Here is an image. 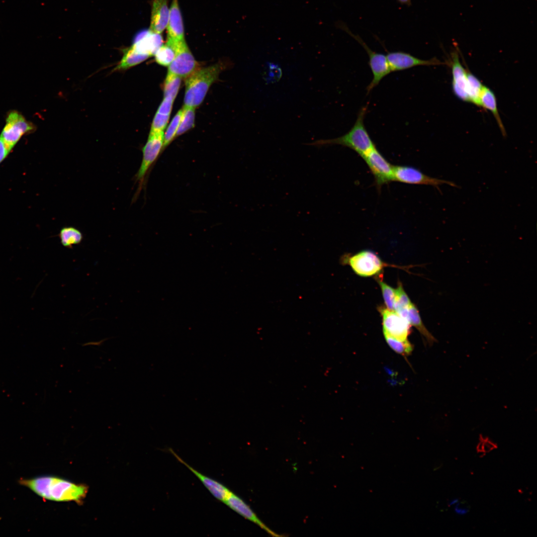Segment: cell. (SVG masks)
<instances>
[{
    "instance_id": "6da1fadb",
    "label": "cell",
    "mask_w": 537,
    "mask_h": 537,
    "mask_svg": "<svg viewBox=\"0 0 537 537\" xmlns=\"http://www.w3.org/2000/svg\"><path fill=\"white\" fill-rule=\"evenodd\" d=\"M19 483L44 499L56 502H80L86 497L88 491L86 485L54 476L21 479Z\"/></svg>"
},
{
    "instance_id": "7a4b0ae2",
    "label": "cell",
    "mask_w": 537,
    "mask_h": 537,
    "mask_svg": "<svg viewBox=\"0 0 537 537\" xmlns=\"http://www.w3.org/2000/svg\"><path fill=\"white\" fill-rule=\"evenodd\" d=\"M367 110V105L360 109L354 126L344 135L334 139L318 140L306 145L318 148L340 145L352 149L360 156H363L375 147L364 124Z\"/></svg>"
},
{
    "instance_id": "3957f363",
    "label": "cell",
    "mask_w": 537,
    "mask_h": 537,
    "mask_svg": "<svg viewBox=\"0 0 537 537\" xmlns=\"http://www.w3.org/2000/svg\"><path fill=\"white\" fill-rule=\"evenodd\" d=\"M223 65L217 63L198 68L185 79L184 105L195 108L203 101L211 85L218 79Z\"/></svg>"
},
{
    "instance_id": "277c9868",
    "label": "cell",
    "mask_w": 537,
    "mask_h": 537,
    "mask_svg": "<svg viewBox=\"0 0 537 537\" xmlns=\"http://www.w3.org/2000/svg\"><path fill=\"white\" fill-rule=\"evenodd\" d=\"M338 27L347 32L358 42L366 52L369 57L368 64L372 73L373 78L366 88L368 93L379 82L391 71L386 56L383 54L372 51L358 35L354 34L346 25L341 22L338 24Z\"/></svg>"
},
{
    "instance_id": "5b68a950",
    "label": "cell",
    "mask_w": 537,
    "mask_h": 537,
    "mask_svg": "<svg viewBox=\"0 0 537 537\" xmlns=\"http://www.w3.org/2000/svg\"><path fill=\"white\" fill-rule=\"evenodd\" d=\"M35 129L34 125L16 110L8 112L0 136L10 152L25 134Z\"/></svg>"
},
{
    "instance_id": "8992f818",
    "label": "cell",
    "mask_w": 537,
    "mask_h": 537,
    "mask_svg": "<svg viewBox=\"0 0 537 537\" xmlns=\"http://www.w3.org/2000/svg\"><path fill=\"white\" fill-rule=\"evenodd\" d=\"M393 181L411 184L432 185L439 191H441L439 186L442 184L457 186L453 182L428 176L419 170L408 166H393Z\"/></svg>"
},
{
    "instance_id": "52a82bcc",
    "label": "cell",
    "mask_w": 537,
    "mask_h": 537,
    "mask_svg": "<svg viewBox=\"0 0 537 537\" xmlns=\"http://www.w3.org/2000/svg\"><path fill=\"white\" fill-rule=\"evenodd\" d=\"M348 264L354 271L361 276H371L380 272L387 266L375 253L364 250L348 259Z\"/></svg>"
},
{
    "instance_id": "ba28073f",
    "label": "cell",
    "mask_w": 537,
    "mask_h": 537,
    "mask_svg": "<svg viewBox=\"0 0 537 537\" xmlns=\"http://www.w3.org/2000/svg\"><path fill=\"white\" fill-rule=\"evenodd\" d=\"M170 41L174 44L176 55L173 61L168 66V73L185 79L198 69V63L185 39L178 42Z\"/></svg>"
},
{
    "instance_id": "9c48e42d",
    "label": "cell",
    "mask_w": 537,
    "mask_h": 537,
    "mask_svg": "<svg viewBox=\"0 0 537 537\" xmlns=\"http://www.w3.org/2000/svg\"><path fill=\"white\" fill-rule=\"evenodd\" d=\"M372 174L375 184L380 188L393 181V166L379 152L376 147L361 157Z\"/></svg>"
},
{
    "instance_id": "30bf717a",
    "label": "cell",
    "mask_w": 537,
    "mask_h": 537,
    "mask_svg": "<svg viewBox=\"0 0 537 537\" xmlns=\"http://www.w3.org/2000/svg\"><path fill=\"white\" fill-rule=\"evenodd\" d=\"M164 132L150 133L142 149L143 158L135 175L136 181H142L149 168L163 148Z\"/></svg>"
},
{
    "instance_id": "8fae6325",
    "label": "cell",
    "mask_w": 537,
    "mask_h": 537,
    "mask_svg": "<svg viewBox=\"0 0 537 537\" xmlns=\"http://www.w3.org/2000/svg\"><path fill=\"white\" fill-rule=\"evenodd\" d=\"M378 310L382 317L383 333L398 339L407 340L411 326L408 320L384 307H378Z\"/></svg>"
},
{
    "instance_id": "7c38bea8",
    "label": "cell",
    "mask_w": 537,
    "mask_h": 537,
    "mask_svg": "<svg viewBox=\"0 0 537 537\" xmlns=\"http://www.w3.org/2000/svg\"><path fill=\"white\" fill-rule=\"evenodd\" d=\"M386 56L391 72L407 70L417 66L442 64V62L435 58L422 60L402 51L388 52Z\"/></svg>"
},
{
    "instance_id": "4fadbf2b",
    "label": "cell",
    "mask_w": 537,
    "mask_h": 537,
    "mask_svg": "<svg viewBox=\"0 0 537 537\" xmlns=\"http://www.w3.org/2000/svg\"><path fill=\"white\" fill-rule=\"evenodd\" d=\"M452 86L454 94L461 100L470 102L468 94L466 71L461 64L458 53L451 54Z\"/></svg>"
},
{
    "instance_id": "5bb4252c",
    "label": "cell",
    "mask_w": 537,
    "mask_h": 537,
    "mask_svg": "<svg viewBox=\"0 0 537 537\" xmlns=\"http://www.w3.org/2000/svg\"><path fill=\"white\" fill-rule=\"evenodd\" d=\"M223 503L243 517L256 524L271 536H281L268 528L259 518L251 507L240 497L232 491Z\"/></svg>"
},
{
    "instance_id": "9a60e30c",
    "label": "cell",
    "mask_w": 537,
    "mask_h": 537,
    "mask_svg": "<svg viewBox=\"0 0 537 537\" xmlns=\"http://www.w3.org/2000/svg\"><path fill=\"white\" fill-rule=\"evenodd\" d=\"M169 15L170 8L167 0H153L149 30L154 33L161 34L167 27Z\"/></svg>"
},
{
    "instance_id": "2e32d148",
    "label": "cell",
    "mask_w": 537,
    "mask_h": 537,
    "mask_svg": "<svg viewBox=\"0 0 537 537\" xmlns=\"http://www.w3.org/2000/svg\"><path fill=\"white\" fill-rule=\"evenodd\" d=\"M169 451L180 462L187 467L199 479L216 499L222 502L225 500L231 492V491L221 483L197 471L183 460L172 449H169Z\"/></svg>"
},
{
    "instance_id": "e0dca14e",
    "label": "cell",
    "mask_w": 537,
    "mask_h": 537,
    "mask_svg": "<svg viewBox=\"0 0 537 537\" xmlns=\"http://www.w3.org/2000/svg\"><path fill=\"white\" fill-rule=\"evenodd\" d=\"M166 29L167 40L178 42L185 39L183 19L178 0H172L170 7L169 22Z\"/></svg>"
},
{
    "instance_id": "ac0fdd59",
    "label": "cell",
    "mask_w": 537,
    "mask_h": 537,
    "mask_svg": "<svg viewBox=\"0 0 537 537\" xmlns=\"http://www.w3.org/2000/svg\"><path fill=\"white\" fill-rule=\"evenodd\" d=\"M480 106L489 110L494 115L502 135L505 137L506 130L500 117L494 93L488 87L484 86L480 96Z\"/></svg>"
},
{
    "instance_id": "d6986e66",
    "label": "cell",
    "mask_w": 537,
    "mask_h": 537,
    "mask_svg": "<svg viewBox=\"0 0 537 537\" xmlns=\"http://www.w3.org/2000/svg\"><path fill=\"white\" fill-rule=\"evenodd\" d=\"M407 320L411 326H413L419 331L430 346H432L434 343L437 342V339L424 325L418 309L413 303H411L408 307Z\"/></svg>"
},
{
    "instance_id": "ffe728a7",
    "label": "cell",
    "mask_w": 537,
    "mask_h": 537,
    "mask_svg": "<svg viewBox=\"0 0 537 537\" xmlns=\"http://www.w3.org/2000/svg\"><path fill=\"white\" fill-rule=\"evenodd\" d=\"M59 237L61 244L68 248H72L80 244L83 239L81 231L73 226L63 227L60 231Z\"/></svg>"
},
{
    "instance_id": "44dd1931",
    "label": "cell",
    "mask_w": 537,
    "mask_h": 537,
    "mask_svg": "<svg viewBox=\"0 0 537 537\" xmlns=\"http://www.w3.org/2000/svg\"><path fill=\"white\" fill-rule=\"evenodd\" d=\"M150 56L141 53L132 46L125 50L123 57L116 67L117 69H125L136 65L146 60Z\"/></svg>"
},
{
    "instance_id": "7402d4cb",
    "label": "cell",
    "mask_w": 537,
    "mask_h": 537,
    "mask_svg": "<svg viewBox=\"0 0 537 537\" xmlns=\"http://www.w3.org/2000/svg\"><path fill=\"white\" fill-rule=\"evenodd\" d=\"M175 55L176 49L174 43L167 40L166 43L157 50L154 56L157 63L168 67L173 61Z\"/></svg>"
},
{
    "instance_id": "603a6c76",
    "label": "cell",
    "mask_w": 537,
    "mask_h": 537,
    "mask_svg": "<svg viewBox=\"0 0 537 537\" xmlns=\"http://www.w3.org/2000/svg\"><path fill=\"white\" fill-rule=\"evenodd\" d=\"M384 334V336L388 346L398 354L402 356L407 360L413 350V345L407 340H402L395 338L388 334Z\"/></svg>"
},
{
    "instance_id": "cb8c5ba5",
    "label": "cell",
    "mask_w": 537,
    "mask_h": 537,
    "mask_svg": "<svg viewBox=\"0 0 537 537\" xmlns=\"http://www.w3.org/2000/svg\"><path fill=\"white\" fill-rule=\"evenodd\" d=\"M468 94L470 102L480 106V96L484 87L481 81L469 71H466Z\"/></svg>"
},
{
    "instance_id": "d4e9b609",
    "label": "cell",
    "mask_w": 537,
    "mask_h": 537,
    "mask_svg": "<svg viewBox=\"0 0 537 537\" xmlns=\"http://www.w3.org/2000/svg\"><path fill=\"white\" fill-rule=\"evenodd\" d=\"M412 302L401 284L395 289L394 311L407 320L408 309Z\"/></svg>"
},
{
    "instance_id": "484cf974",
    "label": "cell",
    "mask_w": 537,
    "mask_h": 537,
    "mask_svg": "<svg viewBox=\"0 0 537 537\" xmlns=\"http://www.w3.org/2000/svg\"><path fill=\"white\" fill-rule=\"evenodd\" d=\"M195 108L184 105L176 136H179L194 126Z\"/></svg>"
},
{
    "instance_id": "4316f807",
    "label": "cell",
    "mask_w": 537,
    "mask_h": 537,
    "mask_svg": "<svg viewBox=\"0 0 537 537\" xmlns=\"http://www.w3.org/2000/svg\"><path fill=\"white\" fill-rule=\"evenodd\" d=\"M181 78L168 73L164 85V97H170L175 100L181 84Z\"/></svg>"
},
{
    "instance_id": "83f0119b",
    "label": "cell",
    "mask_w": 537,
    "mask_h": 537,
    "mask_svg": "<svg viewBox=\"0 0 537 537\" xmlns=\"http://www.w3.org/2000/svg\"><path fill=\"white\" fill-rule=\"evenodd\" d=\"M182 114V109H180L173 117L168 126L164 135L163 148L168 146L176 136Z\"/></svg>"
},
{
    "instance_id": "f1b7e54d",
    "label": "cell",
    "mask_w": 537,
    "mask_h": 537,
    "mask_svg": "<svg viewBox=\"0 0 537 537\" xmlns=\"http://www.w3.org/2000/svg\"><path fill=\"white\" fill-rule=\"evenodd\" d=\"M282 77V70L278 64L268 63L263 74L264 80L267 84L278 82Z\"/></svg>"
},
{
    "instance_id": "f546056e",
    "label": "cell",
    "mask_w": 537,
    "mask_h": 537,
    "mask_svg": "<svg viewBox=\"0 0 537 537\" xmlns=\"http://www.w3.org/2000/svg\"><path fill=\"white\" fill-rule=\"evenodd\" d=\"M381 289L382 296L386 308L394 311L395 289L385 283L382 279L377 280Z\"/></svg>"
},
{
    "instance_id": "4dcf8cb0",
    "label": "cell",
    "mask_w": 537,
    "mask_h": 537,
    "mask_svg": "<svg viewBox=\"0 0 537 537\" xmlns=\"http://www.w3.org/2000/svg\"><path fill=\"white\" fill-rule=\"evenodd\" d=\"M170 115H166L156 112L153 118L150 133H157L164 131L170 119Z\"/></svg>"
},
{
    "instance_id": "1f68e13d",
    "label": "cell",
    "mask_w": 537,
    "mask_h": 537,
    "mask_svg": "<svg viewBox=\"0 0 537 537\" xmlns=\"http://www.w3.org/2000/svg\"><path fill=\"white\" fill-rule=\"evenodd\" d=\"M174 100L170 97H164L157 112L166 115H170Z\"/></svg>"
},
{
    "instance_id": "d6a6232c",
    "label": "cell",
    "mask_w": 537,
    "mask_h": 537,
    "mask_svg": "<svg viewBox=\"0 0 537 537\" xmlns=\"http://www.w3.org/2000/svg\"><path fill=\"white\" fill-rule=\"evenodd\" d=\"M470 506L465 501H461L455 505L454 511L456 514L459 515H464L469 512Z\"/></svg>"
},
{
    "instance_id": "836d02e7",
    "label": "cell",
    "mask_w": 537,
    "mask_h": 537,
    "mask_svg": "<svg viewBox=\"0 0 537 537\" xmlns=\"http://www.w3.org/2000/svg\"><path fill=\"white\" fill-rule=\"evenodd\" d=\"M10 152L0 136V164L7 157Z\"/></svg>"
},
{
    "instance_id": "e575fe53",
    "label": "cell",
    "mask_w": 537,
    "mask_h": 537,
    "mask_svg": "<svg viewBox=\"0 0 537 537\" xmlns=\"http://www.w3.org/2000/svg\"><path fill=\"white\" fill-rule=\"evenodd\" d=\"M497 448V445L491 441L488 438H485L483 447V451L485 453L489 452L494 449Z\"/></svg>"
},
{
    "instance_id": "d590c367",
    "label": "cell",
    "mask_w": 537,
    "mask_h": 537,
    "mask_svg": "<svg viewBox=\"0 0 537 537\" xmlns=\"http://www.w3.org/2000/svg\"><path fill=\"white\" fill-rule=\"evenodd\" d=\"M397 1L401 4L406 5L408 6H410L411 5V0H397Z\"/></svg>"
},
{
    "instance_id": "8d00e7d4",
    "label": "cell",
    "mask_w": 537,
    "mask_h": 537,
    "mask_svg": "<svg viewBox=\"0 0 537 537\" xmlns=\"http://www.w3.org/2000/svg\"><path fill=\"white\" fill-rule=\"evenodd\" d=\"M458 502H459V499H457V498L453 499H452L451 500H449L448 502V506H450L454 505L455 504L457 503Z\"/></svg>"
}]
</instances>
